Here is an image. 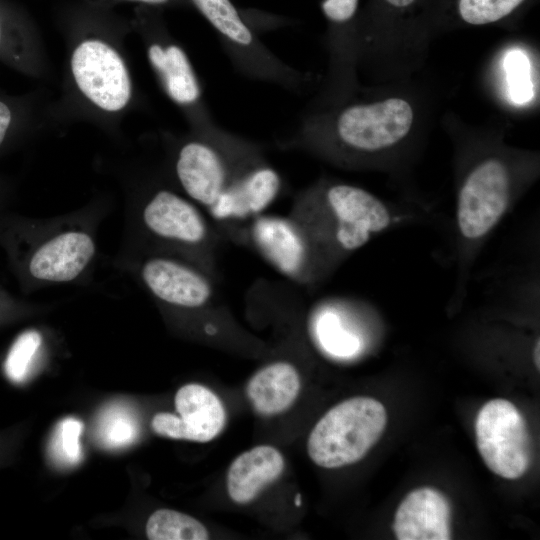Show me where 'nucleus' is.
Here are the masks:
<instances>
[{
  "label": "nucleus",
  "mask_w": 540,
  "mask_h": 540,
  "mask_svg": "<svg viewBox=\"0 0 540 540\" xmlns=\"http://www.w3.org/2000/svg\"><path fill=\"white\" fill-rule=\"evenodd\" d=\"M387 424L384 405L358 396L332 407L314 426L307 441L310 459L328 469L354 464L378 442Z\"/></svg>",
  "instance_id": "f257e3e1"
},
{
  "label": "nucleus",
  "mask_w": 540,
  "mask_h": 540,
  "mask_svg": "<svg viewBox=\"0 0 540 540\" xmlns=\"http://www.w3.org/2000/svg\"><path fill=\"white\" fill-rule=\"evenodd\" d=\"M512 203V178L506 164L488 158L464 180L457 197L456 232L464 251L479 246L497 227Z\"/></svg>",
  "instance_id": "f03ea898"
},
{
  "label": "nucleus",
  "mask_w": 540,
  "mask_h": 540,
  "mask_svg": "<svg viewBox=\"0 0 540 540\" xmlns=\"http://www.w3.org/2000/svg\"><path fill=\"white\" fill-rule=\"evenodd\" d=\"M476 444L486 466L509 480L522 477L532 462V439L518 408L506 399L486 402L475 420Z\"/></svg>",
  "instance_id": "7ed1b4c3"
},
{
  "label": "nucleus",
  "mask_w": 540,
  "mask_h": 540,
  "mask_svg": "<svg viewBox=\"0 0 540 540\" xmlns=\"http://www.w3.org/2000/svg\"><path fill=\"white\" fill-rule=\"evenodd\" d=\"M330 242L343 253L363 247L391 228L397 215L372 193L348 184L329 186L322 196Z\"/></svg>",
  "instance_id": "20e7f679"
},
{
  "label": "nucleus",
  "mask_w": 540,
  "mask_h": 540,
  "mask_svg": "<svg viewBox=\"0 0 540 540\" xmlns=\"http://www.w3.org/2000/svg\"><path fill=\"white\" fill-rule=\"evenodd\" d=\"M414 113L410 104L390 98L344 109L335 124L339 139L348 147L375 152L393 146L410 131Z\"/></svg>",
  "instance_id": "39448f33"
},
{
  "label": "nucleus",
  "mask_w": 540,
  "mask_h": 540,
  "mask_svg": "<svg viewBox=\"0 0 540 540\" xmlns=\"http://www.w3.org/2000/svg\"><path fill=\"white\" fill-rule=\"evenodd\" d=\"M74 79L82 93L106 111H118L131 96V82L119 54L99 40H86L71 59Z\"/></svg>",
  "instance_id": "423d86ee"
},
{
  "label": "nucleus",
  "mask_w": 540,
  "mask_h": 540,
  "mask_svg": "<svg viewBox=\"0 0 540 540\" xmlns=\"http://www.w3.org/2000/svg\"><path fill=\"white\" fill-rule=\"evenodd\" d=\"M178 415L157 413L151 426L158 435L194 442H208L223 429L226 414L221 400L200 384L182 386L175 395Z\"/></svg>",
  "instance_id": "0eeeda50"
},
{
  "label": "nucleus",
  "mask_w": 540,
  "mask_h": 540,
  "mask_svg": "<svg viewBox=\"0 0 540 540\" xmlns=\"http://www.w3.org/2000/svg\"><path fill=\"white\" fill-rule=\"evenodd\" d=\"M450 520L448 498L435 488L421 487L399 504L392 529L398 540H449Z\"/></svg>",
  "instance_id": "6e6552de"
},
{
  "label": "nucleus",
  "mask_w": 540,
  "mask_h": 540,
  "mask_svg": "<svg viewBox=\"0 0 540 540\" xmlns=\"http://www.w3.org/2000/svg\"><path fill=\"white\" fill-rule=\"evenodd\" d=\"M95 254V243L84 231H65L41 244L29 261V272L37 280L62 283L76 279Z\"/></svg>",
  "instance_id": "1a4fd4ad"
},
{
  "label": "nucleus",
  "mask_w": 540,
  "mask_h": 540,
  "mask_svg": "<svg viewBox=\"0 0 540 540\" xmlns=\"http://www.w3.org/2000/svg\"><path fill=\"white\" fill-rule=\"evenodd\" d=\"M141 277L158 299L185 308L204 305L211 296L208 281L195 270L167 258H152L144 263Z\"/></svg>",
  "instance_id": "9d476101"
},
{
  "label": "nucleus",
  "mask_w": 540,
  "mask_h": 540,
  "mask_svg": "<svg viewBox=\"0 0 540 540\" xmlns=\"http://www.w3.org/2000/svg\"><path fill=\"white\" fill-rule=\"evenodd\" d=\"M177 177L195 201L211 207L227 186V169L217 149L208 143L185 144L176 162Z\"/></svg>",
  "instance_id": "9b49d317"
},
{
  "label": "nucleus",
  "mask_w": 540,
  "mask_h": 540,
  "mask_svg": "<svg viewBox=\"0 0 540 540\" xmlns=\"http://www.w3.org/2000/svg\"><path fill=\"white\" fill-rule=\"evenodd\" d=\"M142 219L151 233L163 239L197 244L206 236V225L197 208L167 190L151 198L143 209Z\"/></svg>",
  "instance_id": "f8f14e48"
},
{
  "label": "nucleus",
  "mask_w": 540,
  "mask_h": 540,
  "mask_svg": "<svg viewBox=\"0 0 540 540\" xmlns=\"http://www.w3.org/2000/svg\"><path fill=\"white\" fill-rule=\"evenodd\" d=\"M285 462L282 454L269 445L256 446L243 452L231 463L227 472V492L237 504H247L269 484L280 477Z\"/></svg>",
  "instance_id": "ddd939ff"
},
{
  "label": "nucleus",
  "mask_w": 540,
  "mask_h": 540,
  "mask_svg": "<svg viewBox=\"0 0 540 540\" xmlns=\"http://www.w3.org/2000/svg\"><path fill=\"white\" fill-rule=\"evenodd\" d=\"M281 185L271 167H257L226 186L210 207L216 218L246 217L263 211L277 196Z\"/></svg>",
  "instance_id": "4468645a"
},
{
  "label": "nucleus",
  "mask_w": 540,
  "mask_h": 540,
  "mask_svg": "<svg viewBox=\"0 0 540 540\" xmlns=\"http://www.w3.org/2000/svg\"><path fill=\"white\" fill-rule=\"evenodd\" d=\"M300 391V377L288 362H274L258 370L248 381L246 395L254 410L272 416L287 410Z\"/></svg>",
  "instance_id": "2eb2a0df"
},
{
  "label": "nucleus",
  "mask_w": 540,
  "mask_h": 540,
  "mask_svg": "<svg viewBox=\"0 0 540 540\" xmlns=\"http://www.w3.org/2000/svg\"><path fill=\"white\" fill-rule=\"evenodd\" d=\"M252 234L262 253L279 271L290 276L300 272L306 248L290 223L277 217H262L253 225Z\"/></svg>",
  "instance_id": "dca6fc26"
},
{
  "label": "nucleus",
  "mask_w": 540,
  "mask_h": 540,
  "mask_svg": "<svg viewBox=\"0 0 540 540\" xmlns=\"http://www.w3.org/2000/svg\"><path fill=\"white\" fill-rule=\"evenodd\" d=\"M149 60L157 71L168 96L180 105H190L200 98V86L185 52L177 45L152 44Z\"/></svg>",
  "instance_id": "f3484780"
},
{
  "label": "nucleus",
  "mask_w": 540,
  "mask_h": 540,
  "mask_svg": "<svg viewBox=\"0 0 540 540\" xmlns=\"http://www.w3.org/2000/svg\"><path fill=\"white\" fill-rule=\"evenodd\" d=\"M202 15L231 44L253 48L255 38L231 0H192Z\"/></svg>",
  "instance_id": "a211bd4d"
},
{
  "label": "nucleus",
  "mask_w": 540,
  "mask_h": 540,
  "mask_svg": "<svg viewBox=\"0 0 540 540\" xmlns=\"http://www.w3.org/2000/svg\"><path fill=\"white\" fill-rule=\"evenodd\" d=\"M150 540H206L209 534L197 519L171 509H159L151 514L146 524Z\"/></svg>",
  "instance_id": "6ab92c4d"
},
{
  "label": "nucleus",
  "mask_w": 540,
  "mask_h": 540,
  "mask_svg": "<svg viewBox=\"0 0 540 540\" xmlns=\"http://www.w3.org/2000/svg\"><path fill=\"white\" fill-rule=\"evenodd\" d=\"M316 331L323 349L338 358H351L364 346L360 335L347 329L333 311H326L319 317Z\"/></svg>",
  "instance_id": "aec40b11"
},
{
  "label": "nucleus",
  "mask_w": 540,
  "mask_h": 540,
  "mask_svg": "<svg viewBox=\"0 0 540 540\" xmlns=\"http://www.w3.org/2000/svg\"><path fill=\"white\" fill-rule=\"evenodd\" d=\"M525 0H457L460 18L470 25H486L504 19Z\"/></svg>",
  "instance_id": "412c9836"
},
{
  "label": "nucleus",
  "mask_w": 540,
  "mask_h": 540,
  "mask_svg": "<svg viewBox=\"0 0 540 540\" xmlns=\"http://www.w3.org/2000/svg\"><path fill=\"white\" fill-rule=\"evenodd\" d=\"M506 81L510 98L517 104L528 102L533 96L530 62L521 50L509 51L504 60Z\"/></svg>",
  "instance_id": "4be33fe9"
},
{
  "label": "nucleus",
  "mask_w": 540,
  "mask_h": 540,
  "mask_svg": "<svg viewBox=\"0 0 540 540\" xmlns=\"http://www.w3.org/2000/svg\"><path fill=\"white\" fill-rule=\"evenodd\" d=\"M40 344L41 336L34 330L26 331L17 338L4 365L6 375L10 380L21 382L26 377Z\"/></svg>",
  "instance_id": "5701e85b"
},
{
  "label": "nucleus",
  "mask_w": 540,
  "mask_h": 540,
  "mask_svg": "<svg viewBox=\"0 0 540 540\" xmlns=\"http://www.w3.org/2000/svg\"><path fill=\"white\" fill-rule=\"evenodd\" d=\"M82 424L74 418H67L61 422L58 434L56 451L62 459L69 463H75L80 457L79 437Z\"/></svg>",
  "instance_id": "b1692460"
},
{
  "label": "nucleus",
  "mask_w": 540,
  "mask_h": 540,
  "mask_svg": "<svg viewBox=\"0 0 540 540\" xmlns=\"http://www.w3.org/2000/svg\"><path fill=\"white\" fill-rule=\"evenodd\" d=\"M106 418L104 436L111 445H124L134 437V426L127 415L114 413Z\"/></svg>",
  "instance_id": "393cba45"
},
{
  "label": "nucleus",
  "mask_w": 540,
  "mask_h": 540,
  "mask_svg": "<svg viewBox=\"0 0 540 540\" xmlns=\"http://www.w3.org/2000/svg\"><path fill=\"white\" fill-rule=\"evenodd\" d=\"M359 0H322L321 9L328 20L342 24L356 14Z\"/></svg>",
  "instance_id": "a878e982"
},
{
  "label": "nucleus",
  "mask_w": 540,
  "mask_h": 540,
  "mask_svg": "<svg viewBox=\"0 0 540 540\" xmlns=\"http://www.w3.org/2000/svg\"><path fill=\"white\" fill-rule=\"evenodd\" d=\"M11 121V112L9 108L0 101V144L2 143L6 131Z\"/></svg>",
  "instance_id": "bb28decb"
},
{
  "label": "nucleus",
  "mask_w": 540,
  "mask_h": 540,
  "mask_svg": "<svg viewBox=\"0 0 540 540\" xmlns=\"http://www.w3.org/2000/svg\"><path fill=\"white\" fill-rule=\"evenodd\" d=\"M533 356H534V363L537 369H539V340H537V343L535 344Z\"/></svg>",
  "instance_id": "cd10ccee"
},
{
  "label": "nucleus",
  "mask_w": 540,
  "mask_h": 540,
  "mask_svg": "<svg viewBox=\"0 0 540 540\" xmlns=\"http://www.w3.org/2000/svg\"><path fill=\"white\" fill-rule=\"evenodd\" d=\"M135 1H140V2L149 3V4H161V3L167 2L168 0H135Z\"/></svg>",
  "instance_id": "c85d7f7f"
},
{
  "label": "nucleus",
  "mask_w": 540,
  "mask_h": 540,
  "mask_svg": "<svg viewBox=\"0 0 540 540\" xmlns=\"http://www.w3.org/2000/svg\"><path fill=\"white\" fill-rule=\"evenodd\" d=\"M296 504L300 505V495L299 494L297 495V498H296Z\"/></svg>",
  "instance_id": "c756f323"
}]
</instances>
